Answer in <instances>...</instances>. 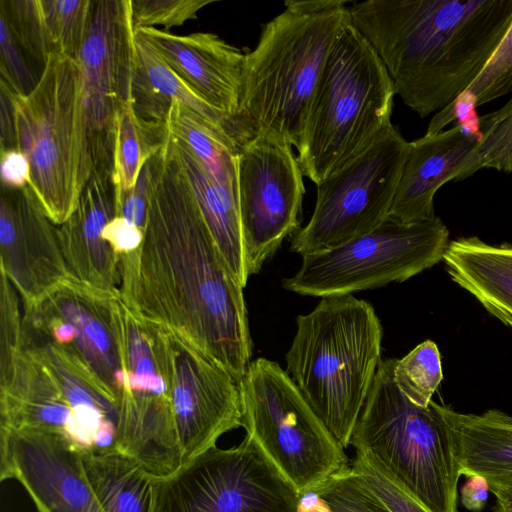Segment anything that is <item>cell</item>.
I'll list each match as a JSON object with an SVG mask.
<instances>
[{"instance_id":"cell-1","label":"cell","mask_w":512,"mask_h":512,"mask_svg":"<svg viewBox=\"0 0 512 512\" xmlns=\"http://www.w3.org/2000/svg\"><path fill=\"white\" fill-rule=\"evenodd\" d=\"M149 162L143 240L121 257L120 297L186 337L239 383L252 356L244 287L218 250L167 136Z\"/></svg>"},{"instance_id":"cell-2","label":"cell","mask_w":512,"mask_h":512,"mask_svg":"<svg viewBox=\"0 0 512 512\" xmlns=\"http://www.w3.org/2000/svg\"><path fill=\"white\" fill-rule=\"evenodd\" d=\"M349 15L395 94L426 117L479 75L512 24V0H367Z\"/></svg>"},{"instance_id":"cell-3","label":"cell","mask_w":512,"mask_h":512,"mask_svg":"<svg viewBox=\"0 0 512 512\" xmlns=\"http://www.w3.org/2000/svg\"><path fill=\"white\" fill-rule=\"evenodd\" d=\"M245 53L240 119L298 149L334 40L349 16L345 0H289Z\"/></svg>"},{"instance_id":"cell-4","label":"cell","mask_w":512,"mask_h":512,"mask_svg":"<svg viewBox=\"0 0 512 512\" xmlns=\"http://www.w3.org/2000/svg\"><path fill=\"white\" fill-rule=\"evenodd\" d=\"M296 327L285 371L345 449L381 362V322L369 302L347 294L322 297Z\"/></svg>"},{"instance_id":"cell-5","label":"cell","mask_w":512,"mask_h":512,"mask_svg":"<svg viewBox=\"0 0 512 512\" xmlns=\"http://www.w3.org/2000/svg\"><path fill=\"white\" fill-rule=\"evenodd\" d=\"M386 68L350 15L329 52L305 122L297 160L316 185L390 126L395 96Z\"/></svg>"},{"instance_id":"cell-6","label":"cell","mask_w":512,"mask_h":512,"mask_svg":"<svg viewBox=\"0 0 512 512\" xmlns=\"http://www.w3.org/2000/svg\"><path fill=\"white\" fill-rule=\"evenodd\" d=\"M0 85L12 102L16 149L29 161L28 185L60 225L75 210L93 168L77 62L50 54L28 95Z\"/></svg>"},{"instance_id":"cell-7","label":"cell","mask_w":512,"mask_h":512,"mask_svg":"<svg viewBox=\"0 0 512 512\" xmlns=\"http://www.w3.org/2000/svg\"><path fill=\"white\" fill-rule=\"evenodd\" d=\"M395 358L381 360L350 445L371 454L431 512H457L459 473L431 402L412 403L393 378Z\"/></svg>"},{"instance_id":"cell-8","label":"cell","mask_w":512,"mask_h":512,"mask_svg":"<svg viewBox=\"0 0 512 512\" xmlns=\"http://www.w3.org/2000/svg\"><path fill=\"white\" fill-rule=\"evenodd\" d=\"M114 317L121 360L116 451L155 478H166L183 466L172 411L167 327L140 316L119 293Z\"/></svg>"},{"instance_id":"cell-9","label":"cell","mask_w":512,"mask_h":512,"mask_svg":"<svg viewBox=\"0 0 512 512\" xmlns=\"http://www.w3.org/2000/svg\"><path fill=\"white\" fill-rule=\"evenodd\" d=\"M239 389L246 435L299 494L350 465L344 448L278 363L252 360Z\"/></svg>"},{"instance_id":"cell-10","label":"cell","mask_w":512,"mask_h":512,"mask_svg":"<svg viewBox=\"0 0 512 512\" xmlns=\"http://www.w3.org/2000/svg\"><path fill=\"white\" fill-rule=\"evenodd\" d=\"M449 231L440 218L404 223L390 216L342 245L302 256L283 279L291 292L327 297L403 282L443 260Z\"/></svg>"},{"instance_id":"cell-11","label":"cell","mask_w":512,"mask_h":512,"mask_svg":"<svg viewBox=\"0 0 512 512\" xmlns=\"http://www.w3.org/2000/svg\"><path fill=\"white\" fill-rule=\"evenodd\" d=\"M409 147L392 125L317 186L306 226L291 240L301 256L342 245L378 227L390 213Z\"/></svg>"},{"instance_id":"cell-12","label":"cell","mask_w":512,"mask_h":512,"mask_svg":"<svg viewBox=\"0 0 512 512\" xmlns=\"http://www.w3.org/2000/svg\"><path fill=\"white\" fill-rule=\"evenodd\" d=\"M155 512H299V493L246 435L157 479Z\"/></svg>"},{"instance_id":"cell-13","label":"cell","mask_w":512,"mask_h":512,"mask_svg":"<svg viewBox=\"0 0 512 512\" xmlns=\"http://www.w3.org/2000/svg\"><path fill=\"white\" fill-rule=\"evenodd\" d=\"M303 176L292 145L270 131L257 132L238 151L237 199L249 276L299 230Z\"/></svg>"},{"instance_id":"cell-14","label":"cell","mask_w":512,"mask_h":512,"mask_svg":"<svg viewBox=\"0 0 512 512\" xmlns=\"http://www.w3.org/2000/svg\"><path fill=\"white\" fill-rule=\"evenodd\" d=\"M75 60L93 167L113 171L116 118L132 99L136 67L131 0H93Z\"/></svg>"},{"instance_id":"cell-15","label":"cell","mask_w":512,"mask_h":512,"mask_svg":"<svg viewBox=\"0 0 512 512\" xmlns=\"http://www.w3.org/2000/svg\"><path fill=\"white\" fill-rule=\"evenodd\" d=\"M167 327L171 402L183 465L242 426L239 383L186 337Z\"/></svg>"},{"instance_id":"cell-16","label":"cell","mask_w":512,"mask_h":512,"mask_svg":"<svg viewBox=\"0 0 512 512\" xmlns=\"http://www.w3.org/2000/svg\"><path fill=\"white\" fill-rule=\"evenodd\" d=\"M0 480L17 481L38 512H105L82 453L60 435L0 428Z\"/></svg>"},{"instance_id":"cell-17","label":"cell","mask_w":512,"mask_h":512,"mask_svg":"<svg viewBox=\"0 0 512 512\" xmlns=\"http://www.w3.org/2000/svg\"><path fill=\"white\" fill-rule=\"evenodd\" d=\"M0 246L1 273L18 292L23 307L36 304L70 276L56 225L29 185L2 186Z\"/></svg>"},{"instance_id":"cell-18","label":"cell","mask_w":512,"mask_h":512,"mask_svg":"<svg viewBox=\"0 0 512 512\" xmlns=\"http://www.w3.org/2000/svg\"><path fill=\"white\" fill-rule=\"evenodd\" d=\"M0 428L64 437L81 453L93 447L44 352L24 344L0 366Z\"/></svg>"},{"instance_id":"cell-19","label":"cell","mask_w":512,"mask_h":512,"mask_svg":"<svg viewBox=\"0 0 512 512\" xmlns=\"http://www.w3.org/2000/svg\"><path fill=\"white\" fill-rule=\"evenodd\" d=\"M117 294L94 289L69 276L34 305L71 324V341L64 347H55L118 407L121 360L114 317Z\"/></svg>"},{"instance_id":"cell-20","label":"cell","mask_w":512,"mask_h":512,"mask_svg":"<svg viewBox=\"0 0 512 512\" xmlns=\"http://www.w3.org/2000/svg\"><path fill=\"white\" fill-rule=\"evenodd\" d=\"M135 33L202 99L244 123L240 96L245 54L240 49L210 32L175 35L157 28H138Z\"/></svg>"},{"instance_id":"cell-21","label":"cell","mask_w":512,"mask_h":512,"mask_svg":"<svg viewBox=\"0 0 512 512\" xmlns=\"http://www.w3.org/2000/svg\"><path fill=\"white\" fill-rule=\"evenodd\" d=\"M112 175L113 171L93 167L75 210L56 225L69 275L104 292H118L120 283L121 259L103 237L116 214Z\"/></svg>"},{"instance_id":"cell-22","label":"cell","mask_w":512,"mask_h":512,"mask_svg":"<svg viewBox=\"0 0 512 512\" xmlns=\"http://www.w3.org/2000/svg\"><path fill=\"white\" fill-rule=\"evenodd\" d=\"M478 142L458 125L409 142L389 216L404 223L433 218L436 192L457 180Z\"/></svg>"},{"instance_id":"cell-23","label":"cell","mask_w":512,"mask_h":512,"mask_svg":"<svg viewBox=\"0 0 512 512\" xmlns=\"http://www.w3.org/2000/svg\"><path fill=\"white\" fill-rule=\"evenodd\" d=\"M431 405L444 426L460 476L512 480V416L497 409L467 414L434 401Z\"/></svg>"},{"instance_id":"cell-24","label":"cell","mask_w":512,"mask_h":512,"mask_svg":"<svg viewBox=\"0 0 512 512\" xmlns=\"http://www.w3.org/2000/svg\"><path fill=\"white\" fill-rule=\"evenodd\" d=\"M443 261L456 284L512 328V246L460 238L449 242Z\"/></svg>"},{"instance_id":"cell-25","label":"cell","mask_w":512,"mask_h":512,"mask_svg":"<svg viewBox=\"0 0 512 512\" xmlns=\"http://www.w3.org/2000/svg\"><path fill=\"white\" fill-rule=\"evenodd\" d=\"M167 144L189 183L218 250L232 273L245 287L249 275L237 196L216 183L187 146L168 131Z\"/></svg>"},{"instance_id":"cell-26","label":"cell","mask_w":512,"mask_h":512,"mask_svg":"<svg viewBox=\"0 0 512 512\" xmlns=\"http://www.w3.org/2000/svg\"><path fill=\"white\" fill-rule=\"evenodd\" d=\"M86 477L105 512H155L157 478L117 451L82 453Z\"/></svg>"},{"instance_id":"cell-27","label":"cell","mask_w":512,"mask_h":512,"mask_svg":"<svg viewBox=\"0 0 512 512\" xmlns=\"http://www.w3.org/2000/svg\"><path fill=\"white\" fill-rule=\"evenodd\" d=\"M165 125L167 131L184 143L208 175L237 196V156L234 139L183 104L172 101Z\"/></svg>"},{"instance_id":"cell-28","label":"cell","mask_w":512,"mask_h":512,"mask_svg":"<svg viewBox=\"0 0 512 512\" xmlns=\"http://www.w3.org/2000/svg\"><path fill=\"white\" fill-rule=\"evenodd\" d=\"M167 136L165 123L142 118L133 99L118 112L113 148L115 192L133 187L145 163L163 146Z\"/></svg>"},{"instance_id":"cell-29","label":"cell","mask_w":512,"mask_h":512,"mask_svg":"<svg viewBox=\"0 0 512 512\" xmlns=\"http://www.w3.org/2000/svg\"><path fill=\"white\" fill-rule=\"evenodd\" d=\"M299 512H391L357 477L351 465L299 494Z\"/></svg>"},{"instance_id":"cell-30","label":"cell","mask_w":512,"mask_h":512,"mask_svg":"<svg viewBox=\"0 0 512 512\" xmlns=\"http://www.w3.org/2000/svg\"><path fill=\"white\" fill-rule=\"evenodd\" d=\"M482 138L469 155L457 181L480 169L512 172V98L500 109L480 117Z\"/></svg>"},{"instance_id":"cell-31","label":"cell","mask_w":512,"mask_h":512,"mask_svg":"<svg viewBox=\"0 0 512 512\" xmlns=\"http://www.w3.org/2000/svg\"><path fill=\"white\" fill-rule=\"evenodd\" d=\"M54 53L76 58L85 39L93 0H38Z\"/></svg>"},{"instance_id":"cell-32","label":"cell","mask_w":512,"mask_h":512,"mask_svg":"<svg viewBox=\"0 0 512 512\" xmlns=\"http://www.w3.org/2000/svg\"><path fill=\"white\" fill-rule=\"evenodd\" d=\"M393 378L399 390L414 404L428 407L443 379L437 345L426 340L402 359H396Z\"/></svg>"},{"instance_id":"cell-33","label":"cell","mask_w":512,"mask_h":512,"mask_svg":"<svg viewBox=\"0 0 512 512\" xmlns=\"http://www.w3.org/2000/svg\"><path fill=\"white\" fill-rule=\"evenodd\" d=\"M0 15L6 20L18 45L44 67L54 53L48 40L38 0H1Z\"/></svg>"},{"instance_id":"cell-34","label":"cell","mask_w":512,"mask_h":512,"mask_svg":"<svg viewBox=\"0 0 512 512\" xmlns=\"http://www.w3.org/2000/svg\"><path fill=\"white\" fill-rule=\"evenodd\" d=\"M350 465L359 480L391 512H431L368 452L356 451Z\"/></svg>"},{"instance_id":"cell-35","label":"cell","mask_w":512,"mask_h":512,"mask_svg":"<svg viewBox=\"0 0 512 512\" xmlns=\"http://www.w3.org/2000/svg\"><path fill=\"white\" fill-rule=\"evenodd\" d=\"M467 90L477 107L512 92V24Z\"/></svg>"},{"instance_id":"cell-36","label":"cell","mask_w":512,"mask_h":512,"mask_svg":"<svg viewBox=\"0 0 512 512\" xmlns=\"http://www.w3.org/2000/svg\"><path fill=\"white\" fill-rule=\"evenodd\" d=\"M213 0H131L134 29L164 27L165 31L196 19Z\"/></svg>"},{"instance_id":"cell-37","label":"cell","mask_w":512,"mask_h":512,"mask_svg":"<svg viewBox=\"0 0 512 512\" xmlns=\"http://www.w3.org/2000/svg\"><path fill=\"white\" fill-rule=\"evenodd\" d=\"M0 81L14 92L28 95L37 85L6 20L0 15Z\"/></svg>"},{"instance_id":"cell-38","label":"cell","mask_w":512,"mask_h":512,"mask_svg":"<svg viewBox=\"0 0 512 512\" xmlns=\"http://www.w3.org/2000/svg\"><path fill=\"white\" fill-rule=\"evenodd\" d=\"M1 273V336L0 365L6 364L23 348V315L20 313L18 292Z\"/></svg>"},{"instance_id":"cell-39","label":"cell","mask_w":512,"mask_h":512,"mask_svg":"<svg viewBox=\"0 0 512 512\" xmlns=\"http://www.w3.org/2000/svg\"><path fill=\"white\" fill-rule=\"evenodd\" d=\"M151 168L149 160L143 166L136 183L130 189L115 192V216L144 231L149 201Z\"/></svg>"},{"instance_id":"cell-40","label":"cell","mask_w":512,"mask_h":512,"mask_svg":"<svg viewBox=\"0 0 512 512\" xmlns=\"http://www.w3.org/2000/svg\"><path fill=\"white\" fill-rule=\"evenodd\" d=\"M144 231L129 224L125 219L115 216L105 227L103 237L120 257L138 249L143 240Z\"/></svg>"},{"instance_id":"cell-41","label":"cell","mask_w":512,"mask_h":512,"mask_svg":"<svg viewBox=\"0 0 512 512\" xmlns=\"http://www.w3.org/2000/svg\"><path fill=\"white\" fill-rule=\"evenodd\" d=\"M1 180L2 186L12 189H21L29 184V161L19 150L1 151Z\"/></svg>"},{"instance_id":"cell-42","label":"cell","mask_w":512,"mask_h":512,"mask_svg":"<svg viewBox=\"0 0 512 512\" xmlns=\"http://www.w3.org/2000/svg\"><path fill=\"white\" fill-rule=\"evenodd\" d=\"M449 105L453 109V116L454 120L457 121V125L464 132L480 141L482 133L480 130V117L476 111L475 96L465 89Z\"/></svg>"},{"instance_id":"cell-43","label":"cell","mask_w":512,"mask_h":512,"mask_svg":"<svg viewBox=\"0 0 512 512\" xmlns=\"http://www.w3.org/2000/svg\"><path fill=\"white\" fill-rule=\"evenodd\" d=\"M489 491V483L485 477L468 476L460 491L461 504L471 512H480L487 503Z\"/></svg>"},{"instance_id":"cell-44","label":"cell","mask_w":512,"mask_h":512,"mask_svg":"<svg viewBox=\"0 0 512 512\" xmlns=\"http://www.w3.org/2000/svg\"><path fill=\"white\" fill-rule=\"evenodd\" d=\"M0 130L1 151L16 149L13 122V106L7 90L0 85Z\"/></svg>"},{"instance_id":"cell-45","label":"cell","mask_w":512,"mask_h":512,"mask_svg":"<svg viewBox=\"0 0 512 512\" xmlns=\"http://www.w3.org/2000/svg\"><path fill=\"white\" fill-rule=\"evenodd\" d=\"M490 492L496 498L494 512H512V483L489 482Z\"/></svg>"},{"instance_id":"cell-46","label":"cell","mask_w":512,"mask_h":512,"mask_svg":"<svg viewBox=\"0 0 512 512\" xmlns=\"http://www.w3.org/2000/svg\"><path fill=\"white\" fill-rule=\"evenodd\" d=\"M491 482H494V481H491ZM503 482H511V483H512V480H508V481H503Z\"/></svg>"}]
</instances>
